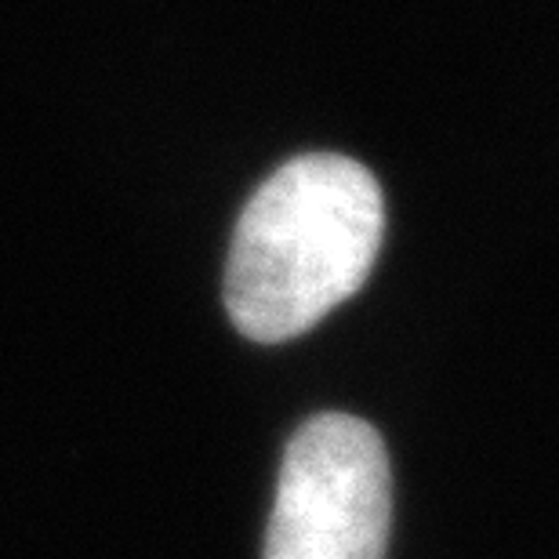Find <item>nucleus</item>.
I'll return each mask as SVG.
<instances>
[{
    "instance_id": "1",
    "label": "nucleus",
    "mask_w": 559,
    "mask_h": 559,
    "mask_svg": "<svg viewBox=\"0 0 559 559\" xmlns=\"http://www.w3.org/2000/svg\"><path fill=\"white\" fill-rule=\"evenodd\" d=\"M385 233L374 175L338 153H309L259 186L237 222L226 309L254 342L309 331L364 287Z\"/></svg>"
},
{
    "instance_id": "2",
    "label": "nucleus",
    "mask_w": 559,
    "mask_h": 559,
    "mask_svg": "<svg viewBox=\"0 0 559 559\" xmlns=\"http://www.w3.org/2000/svg\"><path fill=\"white\" fill-rule=\"evenodd\" d=\"M389 520L382 436L353 415H317L284 454L265 559H385Z\"/></svg>"
}]
</instances>
